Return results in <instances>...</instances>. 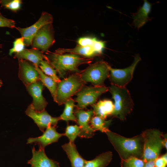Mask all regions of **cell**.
I'll list each match as a JSON object with an SVG mask.
<instances>
[{
  "label": "cell",
  "instance_id": "obj_20",
  "mask_svg": "<svg viewBox=\"0 0 167 167\" xmlns=\"http://www.w3.org/2000/svg\"><path fill=\"white\" fill-rule=\"evenodd\" d=\"M94 116L105 119L109 116L111 115L114 106L112 101L109 100H100L92 105Z\"/></svg>",
  "mask_w": 167,
  "mask_h": 167
},
{
  "label": "cell",
  "instance_id": "obj_21",
  "mask_svg": "<svg viewBox=\"0 0 167 167\" xmlns=\"http://www.w3.org/2000/svg\"><path fill=\"white\" fill-rule=\"evenodd\" d=\"M55 52L59 54H75L89 58H92V57L94 56H98L91 47L82 46L78 45L72 49L59 48L55 50Z\"/></svg>",
  "mask_w": 167,
  "mask_h": 167
},
{
  "label": "cell",
  "instance_id": "obj_11",
  "mask_svg": "<svg viewBox=\"0 0 167 167\" xmlns=\"http://www.w3.org/2000/svg\"><path fill=\"white\" fill-rule=\"evenodd\" d=\"M25 113L34 120L40 130L43 132L49 126H56L58 121L61 120L59 117H52L45 110L41 112L35 111L31 104L28 106Z\"/></svg>",
  "mask_w": 167,
  "mask_h": 167
},
{
  "label": "cell",
  "instance_id": "obj_36",
  "mask_svg": "<svg viewBox=\"0 0 167 167\" xmlns=\"http://www.w3.org/2000/svg\"><path fill=\"white\" fill-rule=\"evenodd\" d=\"M161 157L162 158L164 161L167 163V153H166L165 154L162 155L161 156Z\"/></svg>",
  "mask_w": 167,
  "mask_h": 167
},
{
  "label": "cell",
  "instance_id": "obj_23",
  "mask_svg": "<svg viewBox=\"0 0 167 167\" xmlns=\"http://www.w3.org/2000/svg\"><path fill=\"white\" fill-rule=\"evenodd\" d=\"M34 66L39 73L40 80L44 86L49 90L54 99L55 96L58 83L51 78L45 75L38 66Z\"/></svg>",
  "mask_w": 167,
  "mask_h": 167
},
{
  "label": "cell",
  "instance_id": "obj_2",
  "mask_svg": "<svg viewBox=\"0 0 167 167\" xmlns=\"http://www.w3.org/2000/svg\"><path fill=\"white\" fill-rule=\"evenodd\" d=\"M105 133L121 160H125L131 157L142 159L144 141L141 134L131 138H127L109 130Z\"/></svg>",
  "mask_w": 167,
  "mask_h": 167
},
{
  "label": "cell",
  "instance_id": "obj_13",
  "mask_svg": "<svg viewBox=\"0 0 167 167\" xmlns=\"http://www.w3.org/2000/svg\"><path fill=\"white\" fill-rule=\"evenodd\" d=\"M18 62L19 77L26 87L40 80L39 73L33 63L23 59L18 60Z\"/></svg>",
  "mask_w": 167,
  "mask_h": 167
},
{
  "label": "cell",
  "instance_id": "obj_4",
  "mask_svg": "<svg viewBox=\"0 0 167 167\" xmlns=\"http://www.w3.org/2000/svg\"><path fill=\"white\" fill-rule=\"evenodd\" d=\"M79 73L73 74L58 83L54 100L59 105L64 104L85 85Z\"/></svg>",
  "mask_w": 167,
  "mask_h": 167
},
{
  "label": "cell",
  "instance_id": "obj_34",
  "mask_svg": "<svg viewBox=\"0 0 167 167\" xmlns=\"http://www.w3.org/2000/svg\"><path fill=\"white\" fill-rule=\"evenodd\" d=\"M144 167H155V160H150L145 162Z\"/></svg>",
  "mask_w": 167,
  "mask_h": 167
},
{
  "label": "cell",
  "instance_id": "obj_29",
  "mask_svg": "<svg viewBox=\"0 0 167 167\" xmlns=\"http://www.w3.org/2000/svg\"><path fill=\"white\" fill-rule=\"evenodd\" d=\"M22 4L21 0H1L0 3L1 7L14 12L20 9Z\"/></svg>",
  "mask_w": 167,
  "mask_h": 167
},
{
  "label": "cell",
  "instance_id": "obj_26",
  "mask_svg": "<svg viewBox=\"0 0 167 167\" xmlns=\"http://www.w3.org/2000/svg\"><path fill=\"white\" fill-rule=\"evenodd\" d=\"M78 45L82 46L91 47L97 54L101 47V42L96 38L90 37H81L77 41Z\"/></svg>",
  "mask_w": 167,
  "mask_h": 167
},
{
  "label": "cell",
  "instance_id": "obj_8",
  "mask_svg": "<svg viewBox=\"0 0 167 167\" xmlns=\"http://www.w3.org/2000/svg\"><path fill=\"white\" fill-rule=\"evenodd\" d=\"M139 54H136L134 61L129 66L122 69L113 68L109 66L108 78L112 85L119 87H125L131 80L135 68L141 60Z\"/></svg>",
  "mask_w": 167,
  "mask_h": 167
},
{
  "label": "cell",
  "instance_id": "obj_22",
  "mask_svg": "<svg viewBox=\"0 0 167 167\" xmlns=\"http://www.w3.org/2000/svg\"><path fill=\"white\" fill-rule=\"evenodd\" d=\"M113 154L110 151L102 153L91 161H86L84 167H106L111 162Z\"/></svg>",
  "mask_w": 167,
  "mask_h": 167
},
{
  "label": "cell",
  "instance_id": "obj_16",
  "mask_svg": "<svg viewBox=\"0 0 167 167\" xmlns=\"http://www.w3.org/2000/svg\"><path fill=\"white\" fill-rule=\"evenodd\" d=\"M32 151V157L28 162L31 167H60L58 163L47 156L44 148H39L37 151L33 147Z\"/></svg>",
  "mask_w": 167,
  "mask_h": 167
},
{
  "label": "cell",
  "instance_id": "obj_14",
  "mask_svg": "<svg viewBox=\"0 0 167 167\" xmlns=\"http://www.w3.org/2000/svg\"><path fill=\"white\" fill-rule=\"evenodd\" d=\"M26 88L28 92L33 98L31 104L34 109L37 112L45 110L48 102L42 94L44 85L41 81L39 80L33 83Z\"/></svg>",
  "mask_w": 167,
  "mask_h": 167
},
{
  "label": "cell",
  "instance_id": "obj_28",
  "mask_svg": "<svg viewBox=\"0 0 167 167\" xmlns=\"http://www.w3.org/2000/svg\"><path fill=\"white\" fill-rule=\"evenodd\" d=\"M145 162L141 159L131 157L125 160H121V167H144Z\"/></svg>",
  "mask_w": 167,
  "mask_h": 167
},
{
  "label": "cell",
  "instance_id": "obj_18",
  "mask_svg": "<svg viewBox=\"0 0 167 167\" xmlns=\"http://www.w3.org/2000/svg\"><path fill=\"white\" fill-rule=\"evenodd\" d=\"M151 7L152 5L147 0H144L143 5L139 8L136 13L133 14V24L135 27L139 29L151 20L148 15Z\"/></svg>",
  "mask_w": 167,
  "mask_h": 167
},
{
  "label": "cell",
  "instance_id": "obj_10",
  "mask_svg": "<svg viewBox=\"0 0 167 167\" xmlns=\"http://www.w3.org/2000/svg\"><path fill=\"white\" fill-rule=\"evenodd\" d=\"M53 18L50 14L43 12L39 19L32 25L26 28L16 27L23 38L25 45H31L32 39L39 30L44 25L53 23Z\"/></svg>",
  "mask_w": 167,
  "mask_h": 167
},
{
  "label": "cell",
  "instance_id": "obj_7",
  "mask_svg": "<svg viewBox=\"0 0 167 167\" xmlns=\"http://www.w3.org/2000/svg\"><path fill=\"white\" fill-rule=\"evenodd\" d=\"M108 91V88L101 86H84L76 94L75 101L77 103V109H86L88 106L96 103L98 98L103 93Z\"/></svg>",
  "mask_w": 167,
  "mask_h": 167
},
{
  "label": "cell",
  "instance_id": "obj_19",
  "mask_svg": "<svg viewBox=\"0 0 167 167\" xmlns=\"http://www.w3.org/2000/svg\"><path fill=\"white\" fill-rule=\"evenodd\" d=\"M71 163L72 167H84L86 160L79 154L74 142H69L62 146Z\"/></svg>",
  "mask_w": 167,
  "mask_h": 167
},
{
  "label": "cell",
  "instance_id": "obj_9",
  "mask_svg": "<svg viewBox=\"0 0 167 167\" xmlns=\"http://www.w3.org/2000/svg\"><path fill=\"white\" fill-rule=\"evenodd\" d=\"M54 31L52 23L47 24L41 27L33 37L31 45L43 53L49 51L55 43Z\"/></svg>",
  "mask_w": 167,
  "mask_h": 167
},
{
  "label": "cell",
  "instance_id": "obj_17",
  "mask_svg": "<svg viewBox=\"0 0 167 167\" xmlns=\"http://www.w3.org/2000/svg\"><path fill=\"white\" fill-rule=\"evenodd\" d=\"M40 50L35 48L24 49L22 51L15 54L14 58L31 62L34 65L39 66L41 62L45 60L44 54Z\"/></svg>",
  "mask_w": 167,
  "mask_h": 167
},
{
  "label": "cell",
  "instance_id": "obj_6",
  "mask_svg": "<svg viewBox=\"0 0 167 167\" xmlns=\"http://www.w3.org/2000/svg\"><path fill=\"white\" fill-rule=\"evenodd\" d=\"M109 66L107 62L101 61L90 64L79 73L81 78L85 83H91L93 86H105L104 82L109 75Z\"/></svg>",
  "mask_w": 167,
  "mask_h": 167
},
{
  "label": "cell",
  "instance_id": "obj_38",
  "mask_svg": "<svg viewBox=\"0 0 167 167\" xmlns=\"http://www.w3.org/2000/svg\"><path fill=\"white\" fill-rule=\"evenodd\" d=\"M2 45L1 44H0V48H2ZM1 51H0V52Z\"/></svg>",
  "mask_w": 167,
  "mask_h": 167
},
{
  "label": "cell",
  "instance_id": "obj_12",
  "mask_svg": "<svg viewBox=\"0 0 167 167\" xmlns=\"http://www.w3.org/2000/svg\"><path fill=\"white\" fill-rule=\"evenodd\" d=\"M76 121L80 129L79 136L82 138H90L94 135L95 131L91 126L90 122L94 116L92 109L87 110L76 109L74 111Z\"/></svg>",
  "mask_w": 167,
  "mask_h": 167
},
{
  "label": "cell",
  "instance_id": "obj_27",
  "mask_svg": "<svg viewBox=\"0 0 167 167\" xmlns=\"http://www.w3.org/2000/svg\"><path fill=\"white\" fill-rule=\"evenodd\" d=\"M38 67L45 75L51 78L58 83L61 81L57 75L56 70L46 60H42Z\"/></svg>",
  "mask_w": 167,
  "mask_h": 167
},
{
  "label": "cell",
  "instance_id": "obj_35",
  "mask_svg": "<svg viewBox=\"0 0 167 167\" xmlns=\"http://www.w3.org/2000/svg\"><path fill=\"white\" fill-rule=\"evenodd\" d=\"M163 137V147L167 149V135L166 134H163L162 135Z\"/></svg>",
  "mask_w": 167,
  "mask_h": 167
},
{
  "label": "cell",
  "instance_id": "obj_30",
  "mask_svg": "<svg viewBox=\"0 0 167 167\" xmlns=\"http://www.w3.org/2000/svg\"><path fill=\"white\" fill-rule=\"evenodd\" d=\"M80 132V129L79 126L77 125H69L67 126L64 135L67 136L70 142H74V141Z\"/></svg>",
  "mask_w": 167,
  "mask_h": 167
},
{
  "label": "cell",
  "instance_id": "obj_32",
  "mask_svg": "<svg viewBox=\"0 0 167 167\" xmlns=\"http://www.w3.org/2000/svg\"><path fill=\"white\" fill-rule=\"evenodd\" d=\"M15 21L3 16L0 12V27L16 28Z\"/></svg>",
  "mask_w": 167,
  "mask_h": 167
},
{
  "label": "cell",
  "instance_id": "obj_24",
  "mask_svg": "<svg viewBox=\"0 0 167 167\" xmlns=\"http://www.w3.org/2000/svg\"><path fill=\"white\" fill-rule=\"evenodd\" d=\"M112 121V119L106 121L100 117L94 116L91 118L90 124L95 131H99L105 133L109 130V127Z\"/></svg>",
  "mask_w": 167,
  "mask_h": 167
},
{
  "label": "cell",
  "instance_id": "obj_5",
  "mask_svg": "<svg viewBox=\"0 0 167 167\" xmlns=\"http://www.w3.org/2000/svg\"><path fill=\"white\" fill-rule=\"evenodd\" d=\"M143 139V155L142 159L146 162L159 156L163 147V133L155 129H148L141 134Z\"/></svg>",
  "mask_w": 167,
  "mask_h": 167
},
{
  "label": "cell",
  "instance_id": "obj_39",
  "mask_svg": "<svg viewBox=\"0 0 167 167\" xmlns=\"http://www.w3.org/2000/svg\"></svg>",
  "mask_w": 167,
  "mask_h": 167
},
{
  "label": "cell",
  "instance_id": "obj_15",
  "mask_svg": "<svg viewBox=\"0 0 167 167\" xmlns=\"http://www.w3.org/2000/svg\"><path fill=\"white\" fill-rule=\"evenodd\" d=\"M43 134L36 138H29L27 144L35 143L39 146V148L45 149V146L53 143L57 142L59 139L64 135V134L58 132L56 126H50L46 128Z\"/></svg>",
  "mask_w": 167,
  "mask_h": 167
},
{
  "label": "cell",
  "instance_id": "obj_37",
  "mask_svg": "<svg viewBox=\"0 0 167 167\" xmlns=\"http://www.w3.org/2000/svg\"><path fill=\"white\" fill-rule=\"evenodd\" d=\"M2 83L1 79H0V88L2 86Z\"/></svg>",
  "mask_w": 167,
  "mask_h": 167
},
{
  "label": "cell",
  "instance_id": "obj_25",
  "mask_svg": "<svg viewBox=\"0 0 167 167\" xmlns=\"http://www.w3.org/2000/svg\"><path fill=\"white\" fill-rule=\"evenodd\" d=\"M75 102L74 100L71 98L65 102L63 112L59 117L61 120L67 122L72 121L76 122V119L73 110L75 105Z\"/></svg>",
  "mask_w": 167,
  "mask_h": 167
},
{
  "label": "cell",
  "instance_id": "obj_33",
  "mask_svg": "<svg viewBox=\"0 0 167 167\" xmlns=\"http://www.w3.org/2000/svg\"><path fill=\"white\" fill-rule=\"evenodd\" d=\"M155 167H166L167 163L161 156H159L155 160Z\"/></svg>",
  "mask_w": 167,
  "mask_h": 167
},
{
  "label": "cell",
  "instance_id": "obj_1",
  "mask_svg": "<svg viewBox=\"0 0 167 167\" xmlns=\"http://www.w3.org/2000/svg\"><path fill=\"white\" fill-rule=\"evenodd\" d=\"M47 61L57 71L59 77L64 79L69 73H79L81 65L89 64L92 58H87L72 54H59L49 51L44 54Z\"/></svg>",
  "mask_w": 167,
  "mask_h": 167
},
{
  "label": "cell",
  "instance_id": "obj_3",
  "mask_svg": "<svg viewBox=\"0 0 167 167\" xmlns=\"http://www.w3.org/2000/svg\"><path fill=\"white\" fill-rule=\"evenodd\" d=\"M108 91L114 101V108L111 116L123 121L133 110L134 103L129 90L126 87L111 84Z\"/></svg>",
  "mask_w": 167,
  "mask_h": 167
},
{
  "label": "cell",
  "instance_id": "obj_31",
  "mask_svg": "<svg viewBox=\"0 0 167 167\" xmlns=\"http://www.w3.org/2000/svg\"><path fill=\"white\" fill-rule=\"evenodd\" d=\"M25 45L24 39L22 37L16 38L13 42V47L9 50V55L11 56L13 53L22 51L24 49Z\"/></svg>",
  "mask_w": 167,
  "mask_h": 167
}]
</instances>
